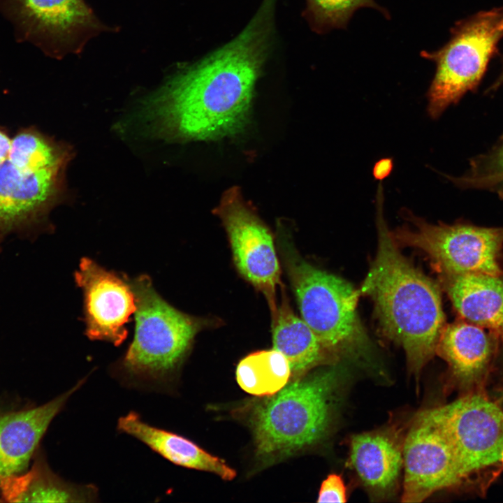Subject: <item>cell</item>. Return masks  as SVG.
Instances as JSON below:
<instances>
[{"instance_id":"obj_3","label":"cell","mask_w":503,"mask_h":503,"mask_svg":"<svg viewBox=\"0 0 503 503\" xmlns=\"http://www.w3.org/2000/svg\"><path fill=\"white\" fill-rule=\"evenodd\" d=\"M129 280L136 304L135 333L113 371L129 385L161 388L181 365L203 323L168 302L147 275Z\"/></svg>"},{"instance_id":"obj_9","label":"cell","mask_w":503,"mask_h":503,"mask_svg":"<svg viewBox=\"0 0 503 503\" xmlns=\"http://www.w3.org/2000/svg\"><path fill=\"white\" fill-rule=\"evenodd\" d=\"M213 213L225 228L239 273L265 296L274 312L281 268L270 228L243 200L237 187L224 192Z\"/></svg>"},{"instance_id":"obj_21","label":"cell","mask_w":503,"mask_h":503,"mask_svg":"<svg viewBox=\"0 0 503 503\" xmlns=\"http://www.w3.org/2000/svg\"><path fill=\"white\" fill-rule=\"evenodd\" d=\"M291 373L286 357L272 349L256 351L242 358L237 366L236 379L247 393L269 396L287 384Z\"/></svg>"},{"instance_id":"obj_29","label":"cell","mask_w":503,"mask_h":503,"mask_svg":"<svg viewBox=\"0 0 503 503\" xmlns=\"http://www.w3.org/2000/svg\"><path fill=\"white\" fill-rule=\"evenodd\" d=\"M500 460L502 461V464H503V451H502V454H501Z\"/></svg>"},{"instance_id":"obj_4","label":"cell","mask_w":503,"mask_h":503,"mask_svg":"<svg viewBox=\"0 0 503 503\" xmlns=\"http://www.w3.org/2000/svg\"><path fill=\"white\" fill-rule=\"evenodd\" d=\"M336 382V372L328 370L289 383L258 403L252 426L259 458H284L319 440L329 425Z\"/></svg>"},{"instance_id":"obj_15","label":"cell","mask_w":503,"mask_h":503,"mask_svg":"<svg viewBox=\"0 0 503 503\" xmlns=\"http://www.w3.org/2000/svg\"><path fill=\"white\" fill-rule=\"evenodd\" d=\"M441 276L459 315L503 340V276L482 273Z\"/></svg>"},{"instance_id":"obj_20","label":"cell","mask_w":503,"mask_h":503,"mask_svg":"<svg viewBox=\"0 0 503 503\" xmlns=\"http://www.w3.org/2000/svg\"><path fill=\"white\" fill-rule=\"evenodd\" d=\"M282 291L280 305L272 313L273 349L286 357L291 372L300 374L318 364L325 349L309 326L294 313Z\"/></svg>"},{"instance_id":"obj_26","label":"cell","mask_w":503,"mask_h":503,"mask_svg":"<svg viewBox=\"0 0 503 503\" xmlns=\"http://www.w3.org/2000/svg\"><path fill=\"white\" fill-rule=\"evenodd\" d=\"M392 161L390 159H384L379 161L374 166V176L379 180L386 177L392 170Z\"/></svg>"},{"instance_id":"obj_18","label":"cell","mask_w":503,"mask_h":503,"mask_svg":"<svg viewBox=\"0 0 503 503\" xmlns=\"http://www.w3.org/2000/svg\"><path fill=\"white\" fill-rule=\"evenodd\" d=\"M350 460L363 483L385 492L396 483L403 464L402 447L384 432H364L351 441Z\"/></svg>"},{"instance_id":"obj_25","label":"cell","mask_w":503,"mask_h":503,"mask_svg":"<svg viewBox=\"0 0 503 503\" xmlns=\"http://www.w3.org/2000/svg\"><path fill=\"white\" fill-rule=\"evenodd\" d=\"M347 502L346 488L342 477L330 474L321 483L317 502Z\"/></svg>"},{"instance_id":"obj_17","label":"cell","mask_w":503,"mask_h":503,"mask_svg":"<svg viewBox=\"0 0 503 503\" xmlns=\"http://www.w3.org/2000/svg\"><path fill=\"white\" fill-rule=\"evenodd\" d=\"M467 322L444 326L437 347L453 377L463 384L476 381L486 370L498 338L490 331Z\"/></svg>"},{"instance_id":"obj_2","label":"cell","mask_w":503,"mask_h":503,"mask_svg":"<svg viewBox=\"0 0 503 503\" xmlns=\"http://www.w3.org/2000/svg\"><path fill=\"white\" fill-rule=\"evenodd\" d=\"M379 188L377 252L360 291L373 300L384 333L403 348L408 369L417 379L436 353L445 326L439 289L398 250L384 218Z\"/></svg>"},{"instance_id":"obj_12","label":"cell","mask_w":503,"mask_h":503,"mask_svg":"<svg viewBox=\"0 0 503 503\" xmlns=\"http://www.w3.org/2000/svg\"><path fill=\"white\" fill-rule=\"evenodd\" d=\"M83 296L85 335L91 340L119 346L126 340V327L136 309L129 278L83 257L75 272Z\"/></svg>"},{"instance_id":"obj_1","label":"cell","mask_w":503,"mask_h":503,"mask_svg":"<svg viewBox=\"0 0 503 503\" xmlns=\"http://www.w3.org/2000/svg\"><path fill=\"white\" fill-rule=\"evenodd\" d=\"M270 1L235 38L178 70L145 103V112L174 139L214 140L247 127L270 40Z\"/></svg>"},{"instance_id":"obj_5","label":"cell","mask_w":503,"mask_h":503,"mask_svg":"<svg viewBox=\"0 0 503 503\" xmlns=\"http://www.w3.org/2000/svg\"><path fill=\"white\" fill-rule=\"evenodd\" d=\"M281 251L302 319L325 351L356 353L367 342L357 313L359 291L305 261L287 240Z\"/></svg>"},{"instance_id":"obj_10","label":"cell","mask_w":503,"mask_h":503,"mask_svg":"<svg viewBox=\"0 0 503 503\" xmlns=\"http://www.w3.org/2000/svg\"><path fill=\"white\" fill-rule=\"evenodd\" d=\"M4 5L23 38L55 57L80 52L105 29L83 0H4Z\"/></svg>"},{"instance_id":"obj_22","label":"cell","mask_w":503,"mask_h":503,"mask_svg":"<svg viewBox=\"0 0 503 503\" xmlns=\"http://www.w3.org/2000/svg\"><path fill=\"white\" fill-rule=\"evenodd\" d=\"M69 157L68 150L58 148L36 134L22 133L12 139L8 160L21 170L32 172L66 164Z\"/></svg>"},{"instance_id":"obj_13","label":"cell","mask_w":503,"mask_h":503,"mask_svg":"<svg viewBox=\"0 0 503 503\" xmlns=\"http://www.w3.org/2000/svg\"><path fill=\"white\" fill-rule=\"evenodd\" d=\"M85 380L39 407L0 416V480L25 469L53 418Z\"/></svg>"},{"instance_id":"obj_23","label":"cell","mask_w":503,"mask_h":503,"mask_svg":"<svg viewBox=\"0 0 503 503\" xmlns=\"http://www.w3.org/2000/svg\"><path fill=\"white\" fill-rule=\"evenodd\" d=\"M305 15L312 29L326 33L333 29H345L353 13L361 8H372L389 18L388 12L374 0H306Z\"/></svg>"},{"instance_id":"obj_14","label":"cell","mask_w":503,"mask_h":503,"mask_svg":"<svg viewBox=\"0 0 503 503\" xmlns=\"http://www.w3.org/2000/svg\"><path fill=\"white\" fill-rule=\"evenodd\" d=\"M66 164L23 171L8 159L0 163V224L12 227L40 213L57 191Z\"/></svg>"},{"instance_id":"obj_8","label":"cell","mask_w":503,"mask_h":503,"mask_svg":"<svg viewBox=\"0 0 503 503\" xmlns=\"http://www.w3.org/2000/svg\"><path fill=\"white\" fill-rule=\"evenodd\" d=\"M447 438L462 478L500 461L503 409L479 393L430 409Z\"/></svg>"},{"instance_id":"obj_6","label":"cell","mask_w":503,"mask_h":503,"mask_svg":"<svg viewBox=\"0 0 503 503\" xmlns=\"http://www.w3.org/2000/svg\"><path fill=\"white\" fill-rule=\"evenodd\" d=\"M503 38V7L474 14L457 22L449 41L421 56L436 65L428 91V112L438 118L467 92L476 88Z\"/></svg>"},{"instance_id":"obj_11","label":"cell","mask_w":503,"mask_h":503,"mask_svg":"<svg viewBox=\"0 0 503 503\" xmlns=\"http://www.w3.org/2000/svg\"><path fill=\"white\" fill-rule=\"evenodd\" d=\"M402 501L421 502L462 479L453 449L430 409L414 421L402 445Z\"/></svg>"},{"instance_id":"obj_7","label":"cell","mask_w":503,"mask_h":503,"mask_svg":"<svg viewBox=\"0 0 503 503\" xmlns=\"http://www.w3.org/2000/svg\"><path fill=\"white\" fill-rule=\"evenodd\" d=\"M412 226L393 233L395 240L425 252L441 275L482 273L503 276L500 258L503 227L467 223L432 224L410 215Z\"/></svg>"},{"instance_id":"obj_27","label":"cell","mask_w":503,"mask_h":503,"mask_svg":"<svg viewBox=\"0 0 503 503\" xmlns=\"http://www.w3.org/2000/svg\"><path fill=\"white\" fill-rule=\"evenodd\" d=\"M11 142L7 135L0 131V163L8 159Z\"/></svg>"},{"instance_id":"obj_19","label":"cell","mask_w":503,"mask_h":503,"mask_svg":"<svg viewBox=\"0 0 503 503\" xmlns=\"http://www.w3.org/2000/svg\"><path fill=\"white\" fill-rule=\"evenodd\" d=\"M0 488L8 502H94L99 495L96 486L66 481L41 460L24 474L0 480Z\"/></svg>"},{"instance_id":"obj_24","label":"cell","mask_w":503,"mask_h":503,"mask_svg":"<svg viewBox=\"0 0 503 503\" xmlns=\"http://www.w3.org/2000/svg\"><path fill=\"white\" fill-rule=\"evenodd\" d=\"M446 177L460 188L489 190L503 200V141L487 153L472 159L464 175Z\"/></svg>"},{"instance_id":"obj_28","label":"cell","mask_w":503,"mask_h":503,"mask_svg":"<svg viewBox=\"0 0 503 503\" xmlns=\"http://www.w3.org/2000/svg\"><path fill=\"white\" fill-rule=\"evenodd\" d=\"M502 62H503V60H502ZM502 82H503V66H502V70L501 71V73L500 74V75L497 78V79L496 80V81L494 82L491 89H497L500 85H502Z\"/></svg>"},{"instance_id":"obj_16","label":"cell","mask_w":503,"mask_h":503,"mask_svg":"<svg viewBox=\"0 0 503 503\" xmlns=\"http://www.w3.org/2000/svg\"><path fill=\"white\" fill-rule=\"evenodd\" d=\"M117 427L119 432L137 439L173 464L211 472L227 481L236 475L235 471L222 459L180 435L146 423L135 411L120 417Z\"/></svg>"}]
</instances>
